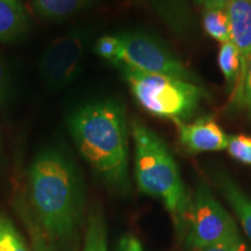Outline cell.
Masks as SVG:
<instances>
[{"instance_id": "1", "label": "cell", "mask_w": 251, "mask_h": 251, "mask_svg": "<svg viewBox=\"0 0 251 251\" xmlns=\"http://www.w3.org/2000/svg\"><path fill=\"white\" fill-rule=\"evenodd\" d=\"M29 190L36 220L50 242L70 240L80 224L84 192L70 157L47 148L30 164Z\"/></svg>"}, {"instance_id": "2", "label": "cell", "mask_w": 251, "mask_h": 251, "mask_svg": "<svg viewBox=\"0 0 251 251\" xmlns=\"http://www.w3.org/2000/svg\"><path fill=\"white\" fill-rule=\"evenodd\" d=\"M68 128L78 151L112 187H128V129L125 109L113 100L81 106L69 117Z\"/></svg>"}, {"instance_id": "3", "label": "cell", "mask_w": 251, "mask_h": 251, "mask_svg": "<svg viewBox=\"0 0 251 251\" xmlns=\"http://www.w3.org/2000/svg\"><path fill=\"white\" fill-rule=\"evenodd\" d=\"M131 136L135 146V179L140 191L162 200L176 227L186 228L192 197L168 146L139 120L131 122Z\"/></svg>"}, {"instance_id": "4", "label": "cell", "mask_w": 251, "mask_h": 251, "mask_svg": "<svg viewBox=\"0 0 251 251\" xmlns=\"http://www.w3.org/2000/svg\"><path fill=\"white\" fill-rule=\"evenodd\" d=\"M134 98L144 111L158 118L183 124L192 115L203 97V89L197 84L120 67Z\"/></svg>"}, {"instance_id": "5", "label": "cell", "mask_w": 251, "mask_h": 251, "mask_svg": "<svg viewBox=\"0 0 251 251\" xmlns=\"http://www.w3.org/2000/svg\"><path fill=\"white\" fill-rule=\"evenodd\" d=\"M186 231V242L196 250L240 238L233 218L203 183L192 198Z\"/></svg>"}, {"instance_id": "6", "label": "cell", "mask_w": 251, "mask_h": 251, "mask_svg": "<svg viewBox=\"0 0 251 251\" xmlns=\"http://www.w3.org/2000/svg\"><path fill=\"white\" fill-rule=\"evenodd\" d=\"M121 37L124 50L119 67L164 75L194 84L199 81L197 75L188 70L179 59L176 58L152 37L142 33L125 34Z\"/></svg>"}, {"instance_id": "7", "label": "cell", "mask_w": 251, "mask_h": 251, "mask_svg": "<svg viewBox=\"0 0 251 251\" xmlns=\"http://www.w3.org/2000/svg\"><path fill=\"white\" fill-rule=\"evenodd\" d=\"M85 52L84 35L72 30L50 43L40 62V75L54 90L70 85L80 72Z\"/></svg>"}, {"instance_id": "8", "label": "cell", "mask_w": 251, "mask_h": 251, "mask_svg": "<svg viewBox=\"0 0 251 251\" xmlns=\"http://www.w3.org/2000/svg\"><path fill=\"white\" fill-rule=\"evenodd\" d=\"M228 18L229 40L237 50L240 76L233 91V102L242 105L248 62L251 56V0H231L226 8Z\"/></svg>"}, {"instance_id": "9", "label": "cell", "mask_w": 251, "mask_h": 251, "mask_svg": "<svg viewBox=\"0 0 251 251\" xmlns=\"http://www.w3.org/2000/svg\"><path fill=\"white\" fill-rule=\"evenodd\" d=\"M179 139L188 151L198 153L227 149L228 135L212 117H201L191 124H177Z\"/></svg>"}, {"instance_id": "10", "label": "cell", "mask_w": 251, "mask_h": 251, "mask_svg": "<svg viewBox=\"0 0 251 251\" xmlns=\"http://www.w3.org/2000/svg\"><path fill=\"white\" fill-rule=\"evenodd\" d=\"M28 18L18 0H0V42L18 40L26 33Z\"/></svg>"}, {"instance_id": "11", "label": "cell", "mask_w": 251, "mask_h": 251, "mask_svg": "<svg viewBox=\"0 0 251 251\" xmlns=\"http://www.w3.org/2000/svg\"><path fill=\"white\" fill-rule=\"evenodd\" d=\"M218 185L226 199L233 207L235 214L244 229V233L251 241V199L224 174L218 176Z\"/></svg>"}, {"instance_id": "12", "label": "cell", "mask_w": 251, "mask_h": 251, "mask_svg": "<svg viewBox=\"0 0 251 251\" xmlns=\"http://www.w3.org/2000/svg\"><path fill=\"white\" fill-rule=\"evenodd\" d=\"M93 0H31V7L40 17L61 20L89 8Z\"/></svg>"}, {"instance_id": "13", "label": "cell", "mask_w": 251, "mask_h": 251, "mask_svg": "<svg viewBox=\"0 0 251 251\" xmlns=\"http://www.w3.org/2000/svg\"><path fill=\"white\" fill-rule=\"evenodd\" d=\"M107 228L100 212L92 211L87 219L83 251H107Z\"/></svg>"}, {"instance_id": "14", "label": "cell", "mask_w": 251, "mask_h": 251, "mask_svg": "<svg viewBox=\"0 0 251 251\" xmlns=\"http://www.w3.org/2000/svg\"><path fill=\"white\" fill-rule=\"evenodd\" d=\"M218 63L220 70L224 74L229 87L234 91L237 84L238 76H240L241 64L237 50L230 41L221 43V47L219 49Z\"/></svg>"}, {"instance_id": "15", "label": "cell", "mask_w": 251, "mask_h": 251, "mask_svg": "<svg viewBox=\"0 0 251 251\" xmlns=\"http://www.w3.org/2000/svg\"><path fill=\"white\" fill-rule=\"evenodd\" d=\"M203 28L212 39L219 41L220 43L230 41L226 9L206 8L205 14H203Z\"/></svg>"}, {"instance_id": "16", "label": "cell", "mask_w": 251, "mask_h": 251, "mask_svg": "<svg viewBox=\"0 0 251 251\" xmlns=\"http://www.w3.org/2000/svg\"><path fill=\"white\" fill-rule=\"evenodd\" d=\"M0 251H29L12 220L0 214Z\"/></svg>"}, {"instance_id": "17", "label": "cell", "mask_w": 251, "mask_h": 251, "mask_svg": "<svg viewBox=\"0 0 251 251\" xmlns=\"http://www.w3.org/2000/svg\"><path fill=\"white\" fill-rule=\"evenodd\" d=\"M122 50H124V42L120 35L101 36L94 46V51L97 55L117 65L121 59Z\"/></svg>"}, {"instance_id": "18", "label": "cell", "mask_w": 251, "mask_h": 251, "mask_svg": "<svg viewBox=\"0 0 251 251\" xmlns=\"http://www.w3.org/2000/svg\"><path fill=\"white\" fill-rule=\"evenodd\" d=\"M21 215H23V220L26 225L28 234H29L31 251H52L51 242L45 234L43 229L41 228L37 220L35 221L26 209L21 212Z\"/></svg>"}, {"instance_id": "19", "label": "cell", "mask_w": 251, "mask_h": 251, "mask_svg": "<svg viewBox=\"0 0 251 251\" xmlns=\"http://www.w3.org/2000/svg\"><path fill=\"white\" fill-rule=\"evenodd\" d=\"M227 150L229 155L243 164L251 165V137L244 134L230 135Z\"/></svg>"}, {"instance_id": "20", "label": "cell", "mask_w": 251, "mask_h": 251, "mask_svg": "<svg viewBox=\"0 0 251 251\" xmlns=\"http://www.w3.org/2000/svg\"><path fill=\"white\" fill-rule=\"evenodd\" d=\"M114 251H144L142 243L133 235H126L119 241Z\"/></svg>"}, {"instance_id": "21", "label": "cell", "mask_w": 251, "mask_h": 251, "mask_svg": "<svg viewBox=\"0 0 251 251\" xmlns=\"http://www.w3.org/2000/svg\"><path fill=\"white\" fill-rule=\"evenodd\" d=\"M197 251H246V249H244L243 244L241 243V238H238V240L229 241V242L218 244V246L202 248V249Z\"/></svg>"}, {"instance_id": "22", "label": "cell", "mask_w": 251, "mask_h": 251, "mask_svg": "<svg viewBox=\"0 0 251 251\" xmlns=\"http://www.w3.org/2000/svg\"><path fill=\"white\" fill-rule=\"evenodd\" d=\"M8 90V75L4 59L0 56V105L4 102Z\"/></svg>"}, {"instance_id": "23", "label": "cell", "mask_w": 251, "mask_h": 251, "mask_svg": "<svg viewBox=\"0 0 251 251\" xmlns=\"http://www.w3.org/2000/svg\"><path fill=\"white\" fill-rule=\"evenodd\" d=\"M251 103V56L248 62L246 81H244V89H243V102L242 106H249Z\"/></svg>"}, {"instance_id": "24", "label": "cell", "mask_w": 251, "mask_h": 251, "mask_svg": "<svg viewBox=\"0 0 251 251\" xmlns=\"http://www.w3.org/2000/svg\"><path fill=\"white\" fill-rule=\"evenodd\" d=\"M200 2L205 6V8L226 9L231 0H200Z\"/></svg>"}, {"instance_id": "25", "label": "cell", "mask_w": 251, "mask_h": 251, "mask_svg": "<svg viewBox=\"0 0 251 251\" xmlns=\"http://www.w3.org/2000/svg\"><path fill=\"white\" fill-rule=\"evenodd\" d=\"M248 107H249V109H250V113H251V103H250L249 106H248Z\"/></svg>"}, {"instance_id": "26", "label": "cell", "mask_w": 251, "mask_h": 251, "mask_svg": "<svg viewBox=\"0 0 251 251\" xmlns=\"http://www.w3.org/2000/svg\"><path fill=\"white\" fill-rule=\"evenodd\" d=\"M175 1H177V2H178V0H175Z\"/></svg>"}]
</instances>
